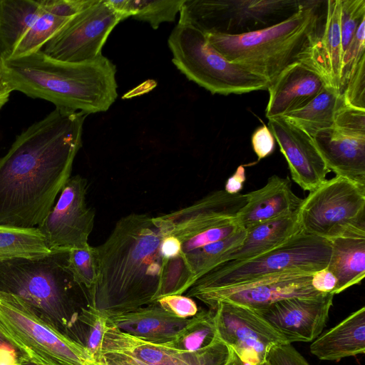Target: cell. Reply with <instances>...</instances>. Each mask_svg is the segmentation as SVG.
Segmentation results:
<instances>
[{"label":"cell","mask_w":365,"mask_h":365,"mask_svg":"<svg viewBox=\"0 0 365 365\" xmlns=\"http://www.w3.org/2000/svg\"><path fill=\"white\" fill-rule=\"evenodd\" d=\"M88 114L56 108L0 158V225L38 227L71 178Z\"/></svg>","instance_id":"obj_1"},{"label":"cell","mask_w":365,"mask_h":365,"mask_svg":"<svg viewBox=\"0 0 365 365\" xmlns=\"http://www.w3.org/2000/svg\"><path fill=\"white\" fill-rule=\"evenodd\" d=\"M162 238L148 214L121 217L96 247L99 272L92 307L109 317L155 302L167 260L160 251Z\"/></svg>","instance_id":"obj_2"},{"label":"cell","mask_w":365,"mask_h":365,"mask_svg":"<svg viewBox=\"0 0 365 365\" xmlns=\"http://www.w3.org/2000/svg\"><path fill=\"white\" fill-rule=\"evenodd\" d=\"M4 77L12 91L51 102L56 108L86 114L105 112L118 97L116 67L103 55L66 62L41 50L2 60Z\"/></svg>","instance_id":"obj_3"},{"label":"cell","mask_w":365,"mask_h":365,"mask_svg":"<svg viewBox=\"0 0 365 365\" xmlns=\"http://www.w3.org/2000/svg\"><path fill=\"white\" fill-rule=\"evenodd\" d=\"M68 251L0 261V292L20 297L43 320L83 345L86 328L81 318L91 300L69 268Z\"/></svg>","instance_id":"obj_4"},{"label":"cell","mask_w":365,"mask_h":365,"mask_svg":"<svg viewBox=\"0 0 365 365\" xmlns=\"http://www.w3.org/2000/svg\"><path fill=\"white\" fill-rule=\"evenodd\" d=\"M322 2L309 1L289 18L259 31L237 36L205 34L226 59L261 75L270 85L288 67L307 58L322 31Z\"/></svg>","instance_id":"obj_5"},{"label":"cell","mask_w":365,"mask_h":365,"mask_svg":"<svg viewBox=\"0 0 365 365\" xmlns=\"http://www.w3.org/2000/svg\"><path fill=\"white\" fill-rule=\"evenodd\" d=\"M168 43L176 68L212 94H242L267 90L269 86L264 77L226 59L210 43L204 32L190 24L178 23Z\"/></svg>","instance_id":"obj_6"},{"label":"cell","mask_w":365,"mask_h":365,"mask_svg":"<svg viewBox=\"0 0 365 365\" xmlns=\"http://www.w3.org/2000/svg\"><path fill=\"white\" fill-rule=\"evenodd\" d=\"M0 331L23 361L38 365H96L83 345L43 320L20 297L2 292Z\"/></svg>","instance_id":"obj_7"},{"label":"cell","mask_w":365,"mask_h":365,"mask_svg":"<svg viewBox=\"0 0 365 365\" xmlns=\"http://www.w3.org/2000/svg\"><path fill=\"white\" fill-rule=\"evenodd\" d=\"M330 255L328 240L301 231L258 256L234 264L215 267L199 278L187 292L227 287L277 274L314 273L327 267Z\"/></svg>","instance_id":"obj_8"},{"label":"cell","mask_w":365,"mask_h":365,"mask_svg":"<svg viewBox=\"0 0 365 365\" xmlns=\"http://www.w3.org/2000/svg\"><path fill=\"white\" fill-rule=\"evenodd\" d=\"M309 1L184 0L178 23L204 33L237 36L280 23Z\"/></svg>","instance_id":"obj_9"},{"label":"cell","mask_w":365,"mask_h":365,"mask_svg":"<svg viewBox=\"0 0 365 365\" xmlns=\"http://www.w3.org/2000/svg\"><path fill=\"white\" fill-rule=\"evenodd\" d=\"M301 230L328 240L365 234V186L335 176L303 199L298 212Z\"/></svg>","instance_id":"obj_10"},{"label":"cell","mask_w":365,"mask_h":365,"mask_svg":"<svg viewBox=\"0 0 365 365\" xmlns=\"http://www.w3.org/2000/svg\"><path fill=\"white\" fill-rule=\"evenodd\" d=\"M123 18L105 0L77 14L43 46L41 51L56 60L83 62L103 55L102 48Z\"/></svg>","instance_id":"obj_11"},{"label":"cell","mask_w":365,"mask_h":365,"mask_svg":"<svg viewBox=\"0 0 365 365\" xmlns=\"http://www.w3.org/2000/svg\"><path fill=\"white\" fill-rule=\"evenodd\" d=\"M214 311L217 338L245 364L262 365L267 362L273 346L289 344L282 334L252 309L220 302Z\"/></svg>","instance_id":"obj_12"},{"label":"cell","mask_w":365,"mask_h":365,"mask_svg":"<svg viewBox=\"0 0 365 365\" xmlns=\"http://www.w3.org/2000/svg\"><path fill=\"white\" fill-rule=\"evenodd\" d=\"M88 180L79 175L71 177L56 203L38 227L51 251L70 250L89 245L95 211L86 202Z\"/></svg>","instance_id":"obj_13"},{"label":"cell","mask_w":365,"mask_h":365,"mask_svg":"<svg viewBox=\"0 0 365 365\" xmlns=\"http://www.w3.org/2000/svg\"><path fill=\"white\" fill-rule=\"evenodd\" d=\"M312 274L304 272L277 274L227 287L187 292L186 296L197 298L213 310L220 302L257 310L287 298L324 294L312 287Z\"/></svg>","instance_id":"obj_14"},{"label":"cell","mask_w":365,"mask_h":365,"mask_svg":"<svg viewBox=\"0 0 365 365\" xmlns=\"http://www.w3.org/2000/svg\"><path fill=\"white\" fill-rule=\"evenodd\" d=\"M246 202V194L231 195L218 190L183 208L153 217V222L163 236H174L182 245L199 234L233 221Z\"/></svg>","instance_id":"obj_15"},{"label":"cell","mask_w":365,"mask_h":365,"mask_svg":"<svg viewBox=\"0 0 365 365\" xmlns=\"http://www.w3.org/2000/svg\"><path fill=\"white\" fill-rule=\"evenodd\" d=\"M102 349L103 353H123L150 365H224L230 356L229 347L219 339L199 351H180L143 341L108 323Z\"/></svg>","instance_id":"obj_16"},{"label":"cell","mask_w":365,"mask_h":365,"mask_svg":"<svg viewBox=\"0 0 365 365\" xmlns=\"http://www.w3.org/2000/svg\"><path fill=\"white\" fill-rule=\"evenodd\" d=\"M334 295L324 293L314 297L287 298L255 311L282 334L289 344L310 342L325 327Z\"/></svg>","instance_id":"obj_17"},{"label":"cell","mask_w":365,"mask_h":365,"mask_svg":"<svg viewBox=\"0 0 365 365\" xmlns=\"http://www.w3.org/2000/svg\"><path fill=\"white\" fill-rule=\"evenodd\" d=\"M268 120L269 128L287 162L292 180L309 192L323 183L330 171L312 138L282 116Z\"/></svg>","instance_id":"obj_18"},{"label":"cell","mask_w":365,"mask_h":365,"mask_svg":"<svg viewBox=\"0 0 365 365\" xmlns=\"http://www.w3.org/2000/svg\"><path fill=\"white\" fill-rule=\"evenodd\" d=\"M327 86L323 76L307 62L293 64L267 88L269 101L265 115L269 119L299 109Z\"/></svg>","instance_id":"obj_19"},{"label":"cell","mask_w":365,"mask_h":365,"mask_svg":"<svg viewBox=\"0 0 365 365\" xmlns=\"http://www.w3.org/2000/svg\"><path fill=\"white\" fill-rule=\"evenodd\" d=\"M247 202L235 218L245 230L299 210L303 199L292 189L288 178L274 175L261 188L246 193Z\"/></svg>","instance_id":"obj_20"},{"label":"cell","mask_w":365,"mask_h":365,"mask_svg":"<svg viewBox=\"0 0 365 365\" xmlns=\"http://www.w3.org/2000/svg\"><path fill=\"white\" fill-rule=\"evenodd\" d=\"M312 139L330 172L365 186V137L344 134L331 127L317 132Z\"/></svg>","instance_id":"obj_21"},{"label":"cell","mask_w":365,"mask_h":365,"mask_svg":"<svg viewBox=\"0 0 365 365\" xmlns=\"http://www.w3.org/2000/svg\"><path fill=\"white\" fill-rule=\"evenodd\" d=\"M190 319L175 317L155 301L132 312L110 316L108 323L143 341L164 345L172 341Z\"/></svg>","instance_id":"obj_22"},{"label":"cell","mask_w":365,"mask_h":365,"mask_svg":"<svg viewBox=\"0 0 365 365\" xmlns=\"http://www.w3.org/2000/svg\"><path fill=\"white\" fill-rule=\"evenodd\" d=\"M322 31L304 61L314 68L329 86L340 92L342 66L340 0L327 1Z\"/></svg>","instance_id":"obj_23"},{"label":"cell","mask_w":365,"mask_h":365,"mask_svg":"<svg viewBox=\"0 0 365 365\" xmlns=\"http://www.w3.org/2000/svg\"><path fill=\"white\" fill-rule=\"evenodd\" d=\"M320 360L339 361L365 352V307L357 309L338 324L321 334L310 346Z\"/></svg>","instance_id":"obj_24"},{"label":"cell","mask_w":365,"mask_h":365,"mask_svg":"<svg viewBox=\"0 0 365 365\" xmlns=\"http://www.w3.org/2000/svg\"><path fill=\"white\" fill-rule=\"evenodd\" d=\"M298 212L262 222L246 230L242 245L225 256L220 264H234L258 256L301 232Z\"/></svg>","instance_id":"obj_25"},{"label":"cell","mask_w":365,"mask_h":365,"mask_svg":"<svg viewBox=\"0 0 365 365\" xmlns=\"http://www.w3.org/2000/svg\"><path fill=\"white\" fill-rule=\"evenodd\" d=\"M327 269L337 279L334 294L361 283L365 276V234H350L329 240Z\"/></svg>","instance_id":"obj_26"},{"label":"cell","mask_w":365,"mask_h":365,"mask_svg":"<svg viewBox=\"0 0 365 365\" xmlns=\"http://www.w3.org/2000/svg\"><path fill=\"white\" fill-rule=\"evenodd\" d=\"M44 9L43 0H0V58L11 57Z\"/></svg>","instance_id":"obj_27"},{"label":"cell","mask_w":365,"mask_h":365,"mask_svg":"<svg viewBox=\"0 0 365 365\" xmlns=\"http://www.w3.org/2000/svg\"><path fill=\"white\" fill-rule=\"evenodd\" d=\"M342 102L339 91L327 86L307 105L282 117L312 138L317 132L333 126L335 113Z\"/></svg>","instance_id":"obj_28"},{"label":"cell","mask_w":365,"mask_h":365,"mask_svg":"<svg viewBox=\"0 0 365 365\" xmlns=\"http://www.w3.org/2000/svg\"><path fill=\"white\" fill-rule=\"evenodd\" d=\"M51 252L38 227L0 225V261L16 258H38Z\"/></svg>","instance_id":"obj_29"},{"label":"cell","mask_w":365,"mask_h":365,"mask_svg":"<svg viewBox=\"0 0 365 365\" xmlns=\"http://www.w3.org/2000/svg\"><path fill=\"white\" fill-rule=\"evenodd\" d=\"M123 19L133 17L148 22L157 29L163 22H173L180 12L184 0H105Z\"/></svg>","instance_id":"obj_30"},{"label":"cell","mask_w":365,"mask_h":365,"mask_svg":"<svg viewBox=\"0 0 365 365\" xmlns=\"http://www.w3.org/2000/svg\"><path fill=\"white\" fill-rule=\"evenodd\" d=\"M245 235L246 230L240 228L235 233L223 240L208 244L187 253H182L192 274L194 283L219 265L225 256L241 245Z\"/></svg>","instance_id":"obj_31"},{"label":"cell","mask_w":365,"mask_h":365,"mask_svg":"<svg viewBox=\"0 0 365 365\" xmlns=\"http://www.w3.org/2000/svg\"><path fill=\"white\" fill-rule=\"evenodd\" d=\"M215 311L200 309L176 337L164 346L180 351H196L218 339L214 320Z\"/></svg>","instance_id":"obj_32"},{"label":"cell","mask_w":365,"mask_h":365,"mask_svg":"<svg viewBox=\"0 0 365 365\" xmlns=\"http://www.w3.org/2000/svg\"><path fill=\"white\" fill-rule=\"evenodd\" d=\"M43 5V11L18 43L11 58L21 57L40 51L71 18L60 16L48 9L45 0Z\"/></svg>","instance_id":"obj_33"},{"label":"cell","mask_w":365,"mask_h":365,"mask_svg":"<svg viewBox=\"0 0 365 365\" xmlns=\"http://www.w3.org/2000/svg\"><path fill=\"white\" fill-rule=\"evenodd\" d=\"M68 266L76 282L88 291L91 300L92 292L97 282L99 272L96 247L89 245L83 248L70 250Z\"/></svg>","instance_id":"obj_34"},{"label":"cell","mask_w":365,"mask_h":365,"mask_svg":"<svg viewBox=\"0 0 365 365\" xmlns=\"http://www.w3.org/2000/svg\"><path fill=\"white\" fill-rule=\"evenodd\" d=\"M193 283L192 274L182 253L167 259L163 270L158 299L168 295L182 294Z\"/></svg>","instance_id":"obj_35"},{"label":"cell","mask_w":365,"mask_h":365,"mask_svg":"<svg viewBox=\"0 0 365 365\" xmlns=\"http://www.w3.org/2000/svg\"><path fill=\"white\" fill-rule=\"evenodd\" d=\"M81 321L86 328L83 346L96 365H105L102 344L108 317L91 306L84 310Z\"/></svg>","instance_id":"obj_36"},{"label":"cell","mask_w":365,"mask_h":365,"mask_svg":"<svg viewBox=\"0 0 365 365\" xmlns=\"http://www.w3.org/2000/svg\"><path fill=\"white\" fill-rule=\"evenodd\" d=\"M365 19V0H340V28L342 57L362 20Z\"/></svg>","instance_id":"obj_37"},{"label":"cell","mask_w":365,"mask_h":365,"mask_svg":"<svg viewBox=\"0 0 365 365\" xmlns=\"http://www.w3.org/2000/svg\"><path fill=\"white\" fill-rule=\"evenodd\" d=\"M332 128L344 134L365 137V110L342 102L335 113Z\"/></svg>","instance_id":"obj_38"},{"label":"cell","mask_w":365,"mask_h":365,"mask_svg":"<svg viewBox=\"0 0 365 365\" xmlns=\"http://www.w3.org/2000/svg\"><path fill=\"white\" fill-rule=\"evenodd\" d=\"M365 19L362 20L352 41L342 57L340 92L342 93L346 82L361 58L365 56Z\"/></svg>","instance_id":"obj_39"},{"label":"cell","mask_w":365,"mask_h":365,"mask_svg":"<svg viewBox=\"0 0 365 365\" xmlns=\"http://www.w3.org/2000/svg\"><path fill=\"white\" fill-rule=\"evenodd\" d=\"M341 97L345 105L365 110V56L349 76Z\"/></svg>","instance_id":"obj_40"},{"label":"cell","mask_w":365,"mask_h":365,"mask_svg":"<svg viewBox=\"0 0 365 365\" xmlns=\"http://www.w3.org/2000/svg\"><path fill=\"white\" fill-rule=\"evenodd\" d=\"M167 312L180 318H190L195 316L198 308L191 297L182 294L168 295L156 300Z\"/></svg>","instance_id":"obj_41"},{"label":"cell","mask_w":365,"mask_h":365,"mask_svg":"<svg viewBox=\"0 0 365 365\" xmlns=\"http://www.w3.org/2000/svg\"><path fill=\"white\" fill-rule=\"evenodd\" d=\"M267 365H310L291 344L273 346L267 357Z\"/></svg>","instance_id":"obj_42"},{"label":"cell","mask_w":365,"mask_h":365,"mask_svg":"<svg viewBox=\"0 0 365 365\" xmlns=\"http://www.w3.org/2000/svg\"><path fill=\"white\" fill-rule=\"evenodd\" d=\"M251 141L258 160L270 155L274 150L275 139L269 127L264 124L254 131Z\"/></svg>","instance_id":"obj_43"},{"label":"cell","mask_w":365,"mask_h":365,"mask_svg":"<svg viewBox=\"0 0 365 365\" xmlns=\"http://www.w3.org/2000/svg\"><path fill=\"white\" fill-rule=\"evenodd\" d=\"M311 284L319 292L334 294L337 279L334 274L326 267L313 273Z\"/></svg>","instance_id":"obj_44"},{"label":"cell","mask_w":365,"mask_h":365,"mask_svg":"<svg viewBox=\"0 0 365 365\" xmlns=\"http://www.w3.org/2000/svg\"><path fill=\"white\" fill-rule=\"evenodd\" d=\"M160 251L165 259H170L181 255L182 244L175 237L171 235L163 236Z\"/></svg>","instance_id":"obj_45"},{"label":"cell","mask_w":365,"mask_h":365,"mask_svg":"<svg viewBox=\"0 0 365 365\" xmlns=\"http://www.w3.org/2000/svg\"><path fill=\"white\" fill-rule=\"evenodd\" d=\"M245 180V168L243 165H240L234 174L227 180L224 190L231 195L239 194Z\"/></svg>","instance_id":"obj_46"},{"label":"cell","mask_w":365,"mask_h":365,"mask_svg":"<svg viewBox=\"0 0 365 365\" xmlns=\"http://www.w3.org/2000/svg\"><path fill=\"white\" fill-rule=\"evenodd\" d=\"M105 365H142L135 359L123 353L104 352Z\"/></svg>","instance_id":"obj_47"},{"label":"cell","mask_w":365,"mask_h":365,"mask_svg":"<svg viewBox=\"0 0 365 365\" xmlns=\"http://www.w3.org/2000/svg\"><path fill=\"white\" fill-rule=\"evenodd\" d=\"M22 359L15 350L0 348V365H21Z\"/></svg>","instance_id":"obj_48"},{"label":"cell","mask_w":365,"mask_h":365,"mask_svg":"<svg viewBox=\"0 0 365 365\" xmlns=\"http://www.w3.org/2000/svg\"><path fill=\"white\" fill-rule=\"evenodd\" d=\"M11 92V88L4 77L2 60L0 58V109L9 101Z\"/></svg>","instance_id":"obj_49"},{"label":"cell","mask_w":365,"mask_h":365,"mask_svg":"<svg viewBox=\"0 0 365 365\" xmlns=\"http://www.w3.org/2000/svg\"><path fill=\"white\" fill-rule=\"evenodd\" d=\"M230 349V356L224 365H247L243 363L235 353ZM262 365H267V362Z\"/></svg>","instance_id":"obj_50"},{"label":"cell","mask_w":365,"mask_h":365,"mask_svg":"<svg viewBox=\"0 0 365 365\" xmlns=\"http://www.w3.org/2000/svg\"><path fill=\"white\" fill-rule=\"evenodd\" d=\"M0 348H9L12 349L8 339L3 335L0 331Z\"/></svg>","instance_id":"obj_51"},{"label":"cell","mask_w":365,"mask_h":365,"mask_svg":"<svg viewBox=\"0 0 365 365\" xmlns=\"http://www.w3.org/2000/svg\"><path fill=\"white\" fill-rule=\"evenodd\" d=\"M21 365H38V364H36L32 363L31 361H22Z\"/></svg>","instance_id":"obj_52"}]
</instances>
